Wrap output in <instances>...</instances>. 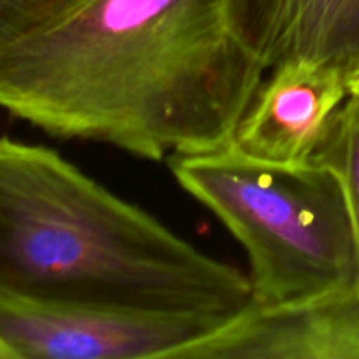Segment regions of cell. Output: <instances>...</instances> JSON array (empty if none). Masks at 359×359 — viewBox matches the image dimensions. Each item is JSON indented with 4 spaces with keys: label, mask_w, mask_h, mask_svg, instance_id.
Here are the masks:
<instances>
[{
    "label": "cell",
    "mask_w": 359,
    "mask_h": 359,
    "mask_svg": "<svg viewBox=\"0 0 359 359\" xmlns=\"http://www.w3.org/2000/svg\"><path fill=\"white\" fill-rule=\"evenodd\" d=\"M226 0H86L0 49V107L133 156L219 149L265 81Z\"/></svg>",
    "instance_id": "obj_1"
},
{
    "label": "cell",
    "mask_w": 359,
    "mask_h": 359,
    "mask_svg": "<svg viewBox=\"0 0 359 359\" xmlns=\"http://www.w3.org/2000/svg\"><path fill=\"white\" fill-rule=\"evenodd\" d=\"M0 294L230 321L251 280L56 151L0 137Z\"/></svg>",
    "instance_id": "obj_2"
},
{
    "label": "cell",
    "mask_w": 359,
    "mask_h": 359,
    "mask_svg": "<svg viewBox=\"0 0 359 359\" xmlns=\"http://www.w3.org/2000/svg\"><path fill=\"white\" fill-rule=\"evenodd\" d=\"M177 184L242 245L256 305L359 287V238L346 189L328 165L258 160L233 144L172 154Z\"/></svg>",
    "instance_id": "obj_3"
},
{
    "label": "cell",
    "mask_w": 359,
    "mask_h": 359,
    "mask_svg": "<svg viewBox=\"0 0 359 359\" xmlns=\"http://www.w3.org/2000/svg\"><path fill=\"white\" fill-rule=\"evenodd\" d=\"M226 323L44 305L0 294V346L11 359H174Z\"/></svg>",
    "instance_id": "obj_4"
},
{
    "label": "cell",
    "mask_w": 359,
    "mask_h": 359,
    "mask_svg": "<svg viewBox=\"0 0 359 359\" xmlns=\"http://www.w3.org/2000/svg\"><path fill=\"white\" fill-rule=\"evenodd\" d=\"M174 359H359V287L252 304Z\"/></svg>",
    "instance_id": "obj_5"
},
{
    "label": "cell",
    "mask_w": 359,
    "mask_h": 359,
    "mask_svg": "<svg viewBox=\"0 0 359 359\" xmlns=\"http://www.w3.org/2000/svg\"><path fill=\"white\" fill-rule=\"evenodd\" d=\"M226 16L266 72L309 62L359 77V0H226Z\"/></svg>",
    "instance_id": "obj_6"
},
{
    "label": "cell",
    "mask_w": 359,
    "mask_h": 359,
    "mask_svg": "<svg viewBox=\"0 0 359 359\" xmlns=\"http://www.w3.org/2000/svg\"><path fill=\"white\" fill-rule=\"evenodd\" d=\"M349 95V83L325 67L309 62L277 67L263 81L231 144L258 160L307 163Z\"/></svg>",
    "instance_id": "obj_7"
},
{
    "label": "cell",
    "mask_w": 359,
    "mask_h": 359,
    "mask_svg": "<svg viewBox=\"0 0 359 359\" xmlns=\"http://www.w3.org/2000/svg\"><path fill=\"white\" fill-rule=\"evenodd\" d=\"M314 161L339 174L359 238V95L351 93L333 118Z\"/></svg>",
    "instance_id": "obj_8"
},
{
    "label": "cell",
    "mask_w": 359,
    "mask_h": 359,
    "mask_svg": "<svg viewBox=\"0 0 359 359\" xmlns=\"http://www.w3.org/2000/svg\"><path fill=\"white\" fill-rule=\"evenodd\" d=\"M86 0H0V49L51 27Z\"/></svg>",
    "instance_id": "obj_9"
},
{
    "label": "cell",
    "mask_w": 359,
    "mask_h": 359,
    "mask_svg": "<svg viewBox=\"0 0 359 359\" xmlns=\"http://www.w3.org/2000/svg\"><path fill=\"white\" fill-rule=\"evenodd\" d=\"M351 93H358L359 95V77L351 84Z\"/></svg>",
    "instance_id": "obj_10"
},
{
    "label": "cell",
    "mask_w": 359,
    "mask_h": 359,
    "mask_svg": "<svg viewBox=\"0 0 359 359\" xmlns=\"http://www.w3.org/2000/svg\"><path fill=\"white\" fill-rule=\"evenodd\" d=\"M0 359H11L9 358V353H7V351L4 349L2 346H0Z\"/></svg>",
    "instance_id": "obj_11"
}]
</instances>
